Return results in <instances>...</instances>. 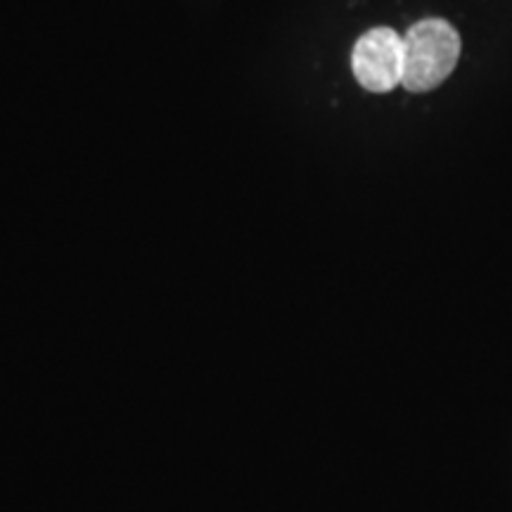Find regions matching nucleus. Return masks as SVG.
I'll use <instances>...</instances> for the list:
<instances>
[{
    "label": "nucleus",
    "instance_id": "obj_2",
    "mask_svg": "<svg viewBox=\"0 0 512 512\" xmlns=\"http://www.w3.org/2000/svg\"><path fill=\"white\" fill-rule=\"evenodd\" d=\"M351 69L366 91H394L403 79V36L389 27L366 31L351 53Z\"/></svg>",
    "mask_w": 512,
    "mask_h": 512
},
{
    "label": "nucleus",
    "instance_id": "obj_1",
    "mask_svg": "<svg viewBox=\"0 0 512 512\" xmlns=\"http://www.w3.org/2000/svg\"><path fill=\"white\" fill-rule=\"evenodd\" d=\"M460 57V36L446 19L415 22L403 36V79L408 93H427L453 74Z\"/></svg>",
    "mask_w": 512,
    "mask_h": 512
}]
</instances>
